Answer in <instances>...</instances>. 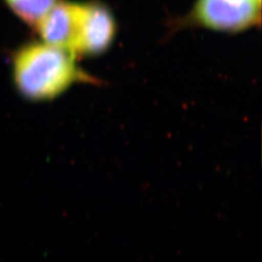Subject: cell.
<instances>
[{"mask_svg": "<svg viewBox=\"0 0 262 262\" xmlns=\"http://www.w3.org/2000/svg\"><path fill=\"white\" fill-rule=\"evenodd\" d=\"M84 4L56 2L37 25L43 42L77 54Z\"/></svg>", "mask_w": 262, "mask_h": 262, "instance_id": "obj_3", "label": "cell"}, {"mask_svg": "<svg viewBox=\"0 0 262 262\" xmlns=\"http://www.w3.org/2000/svg\"><path fill=\"white\" fill-rule=\"evenodd\" d=\"M116 26L110 11L101 4H84L77 54H98L112 43Z\"/></svg>", "mask_w": 262, "mask_h": 262, "instance_id": "obj_4", "label": "cell"}, {"mask_svg": "<svg viewBox=\"0 0 262 262\" xmlns=\"http://www.w3.org/2000/svg\"><path fill=\"white\" fill-rule=\"evenodd\" d=\"M19 18L30 26H35L52 9L57 0H4Z\"/></svg>", "mask_w": 262, "mask_h": 262, "instance_id": "obj_5", "label": "cell"}, {"mask_svg": "<svg viewBox=\"0 0 262 262\" xmlns=\"http://www.w3.org/2000/svg\"><path fill=\"white\" fill-rule=\"evenodd\" d=\"M260 17L258 0H198L195 18L207 28L240 31L255 25Z\"/></svg>", "mask_w": 262, "mask_h": 262, "instance_id": "obj_2", "label": "cell"}, {"mask_svg": "<svg viewBox=\"0 0 262 262\" xmlns=\"http://www.w3.org/2000/svg\"><path fill=\"white\" fill-rule=\"evenodd\" d=\"M258 1H259V2H260V1H261V0H258Z\"/></svg>", "mask_w": 262, "mask_h": 262, "instance_id": "obj_6", "label": "cell"}, {"mask_svg": "<svg viewBox=\"0 0 262 262\" xmlns=\"http://www.w3.org/2000/svg\"><path fill=\"white\" fill-rule=\"evenodd\" d=\"M13 74L19 94L33 101L55 98L71 84L85 80L74 54L45 42L19 50L14 57Z\"/></svg>", "mask_w": 262, "mask_h": 262, "instance_id": "obj_1", "label": "cell"}]
</instances>
